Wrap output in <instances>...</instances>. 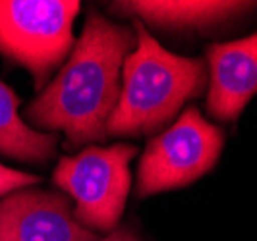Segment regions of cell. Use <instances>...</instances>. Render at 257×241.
Returning a JSON list of instances; mask_svg holds the SVG:
<instances>
[{"mask_svg":"<svg viewBox=\"0 0 257 241\" xmlns=\"http://www.w3.org/2000/svg\"><path fill=\"white\" fill-rule=\"evenodd\" d=\"M134 45L128 27L91 14L58 76L27 106V122L37 131L64 133L70 149L104 141L120 99L122 66Z\"/></svg>","mask_w":257,"mask_h":241,"instance_id":"cell-1","label":"cell"},{"mask_svg":"<svg viewBox=\"0 0 257 241\" xmlns=\"http://www.w3.org/2000/svg\"><path fill=\"white\" fill-rule=\"evenodd\" d=\"M136 51L122 66V89L106 135L143 137L165 127L180 108L201 95L205 66L197 58H184L165 51L142 22H136Z\"/></svg>","mask_w":257,"mask_h":241,"instance_id":"cell-2","label":"cell"},{"mask_svg":"<svg viewBox=\"0 0 257 241\" xmlns=\"http://www.w3.org/2000/svg\"><path fill=\"white\" fill-rule=\"evenodd\" d=\"M77 0H0V54L26 68L41 91L74 47Z\"/></svg>","mask_w":257,"mask_h":241,"instance_id":"cell-3","label":"cell"},{"mask_svg":"<svg viewBox=\"0 0 257 241\" xmlns=\"http://www.w3.org/2000/svg\"><path fill=\"white\" fill-rule=\"evenodd\" d=\"M138 147L116 143L110 147L89 145L74 156H62L52 181L74 201V218L89 231H114L122 218L132 174L130 162Z\"/></svg>","mask_w":257,"mask_h":241,"instance_id":"cell-4","label":"cell"},{"mask_svg":"<svg viewBox=\"0 0 257 241\" xmlns=\"http://www.w3.org/2000/svg\"><path fill=\"white\" fill-rule=\"evenodd\" d=\"M222 145L224 135L219 127L207 122L195 106L186 108L145 147L138 168V195L149 197L199 179L217 164Z\"/></svg>","mask_w":257,"mask_h":241,"instance_id":"cell-5","label":"cell"},{"mask_svg":"<svg viewBox=\"0 0 257 241\" xmlns=\"http://www.w3.org/2000/svg\"><path fill=\"white\" fill-rule=\"evenodd\" d=\"M0 241H97L62 193L24 187L0 199Z\"/></svg>","mask_w":257,"mask_h":241,"instance_id":"cell-6","label":"cell"},{"mask_svg":"<svg viewBox=\"0 0 257 241\" xmlns=\"http://www.w3.org/2000/svg\"><path fill=\"white\" fill-rule=\"evenodd\" d=\"M211 85L207 110L217 120L238 118L257 91V33L207 49Z\"/></svg>","mask_w":257,"mask_h":241,"instance_id":"cell-7","label":"cell"},{"mask_svg":"<svg viewBox=\"0 0 257 241\" xmlns=\"http://www.w3.org/2000/svg\"><path fill=\"white\" fill-rule=\"evenodd\" d=\"M22 99L0 81V154L22 162L47 164L54 156L58 135L37 131L20 116Z\"/></svg>","mask_w":257,"mask_h":241,"instance_id":"cell-8","label":"cell"},{"mask_svg":"<svg viewBox=\"0 0 257 241\" xmlns=\"http://www.w3.org/2000/svg\"><path fill=\"white\" fill-rule=\"evenodd\" d=\"M118 10L132 12L145 20L147 24L159 27H205L226 20L232 14L251 6L247 2H217V0H197V2H118Z\"/></svg>","mask_w":257,"mask_h":241,"instance_id":"cell-9","label":"cell"},{"mask_svg":"<svg viewBox=\"0 0 257 241\" xmlns=\"http://www.w3.org/2000/svg\"><path fill=\"white\" fill-rule=\"evenodd\" d=\"M39 181H41L39 176L26 174V172H20V170H14L10 166H4L0 162V199L18 189L37 185Z\"/></svg>","mask_w":257,"mask_h":241,"instance_id":"cell-10","label":"cell"},{"mask_svg":"<svg viewBox=\"0 0 257 241\" xmlns=\"http://www.w3.org/2000/svg\"><path fill=\"white\" fill-rule=\"evenodd\" d=\"M97 241H140V239H138V235L132 233L130 229H114V231H110L106 237L97 239Z\"/></svg>","mask_w":257,"mask_h":241,"instance_id":"cell-11","label":"cell"}]
</instances>
